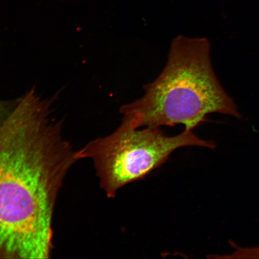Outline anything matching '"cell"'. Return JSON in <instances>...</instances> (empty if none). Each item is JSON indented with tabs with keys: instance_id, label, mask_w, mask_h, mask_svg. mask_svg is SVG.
I'll use <instances>...</instances> for the list:
<instances>
[{
	"instance_id": "6da1fadb",
	"label": "cell",
	"mask_w": 259,
	"mask_h": 259,
	"mask_svg": "<svg viewBox=\"0 0 259 259\" xmlns=\"http://www.w3.org/2000/svg\"><path fill=\"white\" fill-rule=\"evenodd\" d=\"M48 101L33 91L0 124V258H48L53 213L78 160Z\"/></svg>"
},
{
	"instance_id": "7a4b0ae2",
	"label": "cell",
	"mask_w": 259,
	"mask_h": 259,
	"mask_svg": "<svg viewBox=\"0 0 259 259\" xmlns=\"http://www.w3.org/2000/svg\"><path fill=\"white\" fill-rule=\"evenodd\" d=\"M144 90L141 98L119 111L134 115L140 128L181 124L193 131L210 113L240 116L213 71L206 38H174L166 66Z\"/></svg>"
},
{
	"instance_id": "3957f363",
	"label": "cell",
	"mask_w": 259,
	"mask_h": 259,
	"mask_svg": "<svg viewBox=\"0 0 259 259\" xmlns=\"http://www.w3.org/2000/svg\"><path fill=\"white\" fill-rule=\"evenodd\" d=\"M139 128L134 115H123L121 125L112 134L76 151L78 160L93 161L100 187L109 198L127 184L144 179L178 149L215 147L214 142L199 138L193 131L168 137L160 128Z\"/></svg>"
},
{
	"instance_id": "277c9868",
	"label": "cell",
	"mask_w": 259,
	"mask_h": 259,
	"mask_svg": "<svg viewBox=\"0 0 259 259\" xmlns=\"http://www.w3.org/2000/svg\"><path fill=\"white\" fill-rule=\"evenodd\" d=\"M9 108H11V106L8 105V103L0 101V124L9 115L11 111H9Z\"/></svg>"
}]
</instances>
